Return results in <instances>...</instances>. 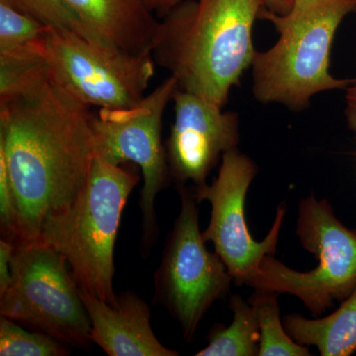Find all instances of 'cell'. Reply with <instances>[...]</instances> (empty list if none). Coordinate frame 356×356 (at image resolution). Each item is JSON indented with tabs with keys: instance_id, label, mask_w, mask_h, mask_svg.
<instances>
[{
	"instance_id": "obj_7",
	"label": "cell",
	"mask_w": 356,
	"mask_h": 356,
	"mask_svg": "<svg viewBox=\"0 0 356 356\" xmlns=\"http://www.w3.org/2000/svg\"><path fill=\"white\" fill-rule=\"evenodd\" d=\"M42 56L60 86L98 109L139 102L156 72L152 53H131L70 29L49 28Z\"/></svg>"
},
{
	"instance_id": "obj_8",
	"label": "cell",
	"mask_w": 356,
	"mask_h": 356,
	"mask_svg": "<svg viewBox=\"0 0 356 356\" xmlns=\"http://www.w3.org/2000/svg\"><path fill=\"white\" fill-rule=\"evenodd\" d=\"M177 88V81L170 76L132 106L98 109L91 118L96 156L115 165L132 163L142 172L140 208L145 257L159 236L156 196L170 180L161 129L166 107Z\"/></svg>"
},
{
	"instance_id": "obj_21",
	"label": "cell",
	"mask_w": 356,
	"mask_h": 356,
	"mask_svg": "<svg viewBox=\"0 0 356 356\" xmlns=\"http://www.w3.org/2000/svg\"><path fill=\"white\" fill-rule=\"evenodd\" d=\"M346 114L348 127L356 140V77L346 88Z\"/></svg>"
},
{
	"instance_id": "obj_16",
	"label": "cell",
	"mask_w": 356,
	"mask_h": 356,
	"mask_svg": "<svg viewBox=\"0 0 356 356\" xmlns=\"http://www.w3.org/2000/svg\"><path fill=\"white\" fill-rule=\"evenodd\" d=\"M278 293L255 291L248 299L254 306L261 329L259 356H310L308 346L289 336L280 318Z\"/></svg>"
},
{
	"instance_id": "obj_12",
	"label": "cell",
	"mask_w": 356,
	"mask_h": 356,
	"mask_svg": "<svg viewBox=\"0 0 356 356\" xmlns=\"http://www.w3.org/2000/svg\"><path fill=\"white\" fill-rule=\"evenodd\" d=\"M81 297L90 320V341L107 355H179L156 339L152 329L149 307L136 293L117 295L114 304L81 290Z\"/></svg>"
},
{
	"instance_id": "obj_22",
	"label": "cell",
	"mask_w": 356,
	"mask_h": 356,
	"mask_svg": "<svg viewBox=\"0 0 356 356\" xmlns=\"http://www.w3.org/2000/svg\"><path fill=\"white\" fill-rule=\"evenodd\" d=\"M181 1L182 0H145L149 10L161 18Z\"/></svg>"
},
{
	"instance_id": "obj_5",
	"label": "cell",
	"mask_w": 356,
	"mask_h": 356,
	"mask_svg": "<svg viewBox=\"0 0 356 356\" xmlns=\"http://www.w3.org/2000/svg\"><path fill=\"white\" fill-rule=\"evenodd\" d=\"M296 236L304 250L317 257L316 268L300 273L266 255L245 285L255 291L291 294L318 316L355 290L356 229L337 219L329 201L312 194L299 202Z\"/></svg>"
},
{
	"instance_id": "obj_23",
	"label": "cell",
	"mask_w": 356,
	"mask_h": 356,
	"mask_svg": "<svg viewBox=\"0 0 356 356\" xmlns=\"http://www.w3.org/2000/svg\"><path fill=\"white\" fill-rule=\"evenodd\" d=\"M295 0H264L266 9L280 15H284L291 10Z\"/></svg>"
},
{
	"instance_id": "obj_18",
	"label": "cell",
	"mask_w": 356,
	"mask_h": 356,
	"mask_svg": "<svg viewBox=\"0 0 356 356\" xmlns=\"http://www.w3.org/2000/svg\"><path fill=\"white\" fill-rule=\"evenodd\" d=\"M65 344L44 332L25 331L16 324L15 321L1 317V356H64L70 353Z\"/></svg>"
},
{
	"instance_id": "obj_19",
	"label": "cell",
	"mask_w": 356,
	"mask_h": 356,
	"mask_svg": "<svg viewBox=\"0 0 356 356\" xmlns=\"http://www.w3.org/2000/svg\"><path fill=\"white\" fill-rule=\"evenodd\" d=\"M3 1L15 7L18 10L36 18L49 27L70 29L88 35L76 16L65 4V0H3Z\"/></svg>"
},
{
	"instance_id": "obj_14",
	"label": "cell",
	"mask_w": 356,
	"mask_h": 356,
	"mask_svg": "<svg viewBox=\"0 0 356 356\" xmlns=\"http://www.w3.org/2000/svg\"><path fill=\"white\" fill-rule=\"evenodd\" d=\"M289 336L302 346H314L323 356H350L356 351V286L334 313L322 318L300 314L283 318Z\"/></svg>"
},
{
	"instance_id": "obj_17",
	"label": "cell",
	"mask_w": 356,
	"mask_h": 356,
	"mask_svg": "<svg viewBox=\"0 0 356 356\" xmlns=\"http://www.w3.org/2000/svg\"><path fill=\"white\" fill-rule=\"evenodd\" d=\"M49 26L0 0V55L38 50Z\"/></svg>"
},
{
	"instance_id": "obj_1",
	"label": "cell",
	"mask_w": 356,
	"mask_h": 356,
	"mask_svg": "<svg viewBox=\"0 0 356 356\" xmlns=\"http://www.w3.org/2000/svg\"><path fill=\"white\" fill-rule=\"evenodd\" d=\"M90 107L49 69L0 102V152L16 206L15 241L39 242L83 192L96 156Z\"/></svg>"
},
{
	"instance_id": "obj_20",
	"label": "cell",
	"mask_w": 356,
	"mask_h": 356,
	"mask_svg": "<svg viewBox=\"0 0 356 356\" xmlns=\"http://www.w3.org/2000/svg\"><path fill=\"white\" fill-rule=\"evenodd\" d=\"M15 241L1 238L0 241V296L6 293L13 281V261Z\"/></svg>"
},
{
	"instance_id": "obj_9",
	"label": "cell",
	"mask_w": 356,
	"mask_h": 356,
	"mask_svg": "<svg viewBox=\"0 0 356 356\" xmlns=\"http://www.w3.org/2000/svg\"><path fill=\"white\" fill-rule=\"evenodd\" d=\"M177 189L181 206L154 273V296L191 341L205 314L228 294L234 280L221 257L206 248L193 191Z\"/></svg>"
},
{
	"instance_id": "obj_15",
	"label": "cell",
	"mask_w": 356,
	"mask_h": 356,
	"mask_svg": "<svg viewBox=\"0 0 356 356\" xmlns=\"http://www.w3.org/2000/svg\"><path fill=\"white\" fill-rule=\"evenodd\" d=\"M229 307L234 318L229 327L216 324L207 334V346L196 356L259 355L261 329L257 312L240 295H233Z\"/></svg>"
},
{
	"instance_id": "obj_4",
	"label": "cell",
	"mask_w": 356,
	"mask_h": 356,
	"mask_svg": "<svg viewBox=\"0 0 356 356\" xmlns=\"http://www.w3.org/2000/svg\"><path fill=\"white\" fill-rule=\"evenodd\" d=\"M140 175L95 156L72 209L44 228L39 242L65 257L81 291L114 304V250L122 214Z\"/></svg>"
},
{
	"instance_id": "obj_3",
	"label": "cell",
	"mask_w": 356,
	"mask_h": 356,
	"mask_svg": "<svg viewBox=\"0 0 356 356\" xmlns=\"http://www.w3.org/2000/svg\"><path fill=\"white\" fill-rule=\"evenodd\" d=\"M355 11L356 0H295L284 15L264 8L261 19L274 26L280 38L268 50L255 53V99L302 111L318 93L348 88L350 79L332 76L330 65L337 29Z\"/></svg>"
},
{
	"instance_id": "obj_2",
	"label": "cell",
	"mask_w": 356,
	"mask_h": 356,
	"mask_svg": "<svg viewBox=\"0 0 356 356\" xmlns=\"http://www.w3.org/2000/svg\"><path fill=\"white\" fill-rule=\"evenodd\" d=\"M264 0H186L159 21L152 55L178 89L224 108L252 67V31Z\"/></svg>"
},
{
	"instance_id": "obj_13",
	"label": "cell",
	"mask_w": 356,
	"mask_h": 356,
	"mask_svg": "<svg viewBox=\"0 0 356 356\" xmlns=\"http://www.w3.org/2000/svg\"><path fill=\"white\" fill-rule=\"evenodd\" d=\"M88 36L131 53H152L159 20L145 0H65Z\"/></svg>"
},
{
	"instance_id": "obj_10",
	"label": "cell",
	"mask_w": 356,
	"mask_h": 356,
	"mask_svg": "<svg viewBox=\"0 0 356 356\" xmlns=\"http://www.w3.org/2000/svg\"><path fill=\"white\" fill-rule=\"evenodd\" d=\"M257 166L238 147L222 154L216 179L211 185L193 189L198 203L211 205L210 222L202 232L205 242L214 245L236 284L245 285L259 270L266 255L276 252L286 208L281 203L266 238L257 242L252 238L245 220V198Z\"/></svg>"
},
{
	"instance_id": "obj_6",
	"label": "cell",
	"mask_w": 356,
	"mask_h": 356,
	"mask_svg": "<svg viewBox=\"0 0 356 356\" xmlns=\"http://www.w3.org/2000/svg\"><path fill=\"white\" fill-rule=\"evenodd\" d=\"M0 313L70 346L91 343L79 285L65 257L44 243L15 241L13 281L0 296Z\"/></svg>"
},
{
	"instance_id": "obj_11",
	"label": "cell",
	"mask_w": 356,
	"mask_h": 356,
	"mask_svg": "<svg viewBox=\"0 0 356 356\" xmlns=\"http://www.w3.org/2000/svg\"><path fill=\"white\" fill-rule=\"evenodd\" d=\"M172 102L175 121L165 144L170 179L177 187L191 182L197 188L207 184L222 154L238 147L240 118L181 89Z\"/></svg>"
}]
</instances>
